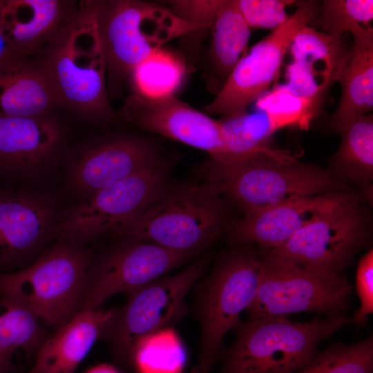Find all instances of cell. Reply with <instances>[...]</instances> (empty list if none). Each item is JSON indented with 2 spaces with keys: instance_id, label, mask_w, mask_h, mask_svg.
Returning a JSON list of instances; mask_svg holds the SVG:
<instances>
[{
  "instance_id": "6da1fadb",
  "label": "cell",
  "mask_w": 373,
  "mask_h": 373,
  "mask_svg": "<svg viewBox=\"0 0 373 373\" xmlns=\"http://www.w3.org/2000/svg\"><path fill=\"white\" fill-rule=\"evenodd\" d=\"M34 57L61 108L102 126L120 121L109 102L94 0L80 1L74 16Z\"/></svg>"
},
{
  "instance_id": "7a4b0ae2",
  "label": "cell",
  "mask_w": 373,
  "mask_h": 373,
  "mask_svg": "<svg viewBox=\"0 0 373 373\" xmlns=\"http://www.w3.org/2000/svg\"><path fill=\"white\" fill-rule=\"evenodd\" d=\"M197 171L202 184L233 200L244 213L293 197L354 192L327 169L300 162L287 151L223 162L209 158Z\"/></svg>"
},
{
  "instance_id": "3957f363",
  "label": "cell",
  "mask_w": 373,
  "mask_h": 373,
  "mask_svg": "<svg viewBox=\"0 0 373 373\" xmlns=\"http://www.w3.org/2000/svg\"><path fill=\"white\" fill-rule=\"evenodd\" d=\"M350 321L345 312L305 322L286 316L239 320L233 343L220 352V373H294L310 361L322 341Z\"/></svg>"
},
{
  "instance_id": "277c9868",
  "label": "cell",
  "mask_w": 373,
  "mask_h": 373,
  "mask_svg": "<svg viewBox=\"0 0 373 373\" xmlns=\"http://www.w3.org/2000/svg\"><path fill=\"white\" fill-rule=\"evenodd\" d=\"M108 97H119L133 70L166 41L195 26L171 8L137 0H94Z\"/></svg>"
},
{
  "instance_id": "5b68a950",
  "label": "cell",
  "mask_w": 373,
  "mask_h": 373,
  "mask_svg": "<svg viewBox=\"0 0 373 373\" xmlns=\"http://www.w3.org/2000/svg\"><path fill=\"white\" fill-rule=\"evenodd\" d=\"M222 196L204 184L170 186L113 236L198 254L230 227Z\"/></svg>"
},
{
  "instance_id": "8992f818",
  "label": "cell",
  "mask_w": 373,
  "mask_h": 373,
  "mask_svg": "<svg viewBox=\"0 0 373 373\" xmlns=\"http://www.w3.org/2000/svg\"><path fill=\"white\" fill-rule=\"evenodd\" d=\"M95 255L61 238L30 264L0 274V296L35 314L46 328H58L77 312L82 284Z\"/></svg>"
},
{
  "instance_id": "52a82bcc",
  "label": "cell",
  "mask_w": 373,
  "mask_h": 373,
  "mask_svg": "<svg viewBox=\"0 0 373 373\" xmlns=\"http://www.w3.org/2000/svg\"><path fill=\"white\" fill-rule=\"evenodd\" d=\"M260 258L247 245H237L217 260L195 287V316L199 323V355L191 373H210L224 338L255 298Z\"/></svg>"
},
{
  "instance_id": "ba28073f",
  "label": "cell",
  "mask_w": 373,
  "mask_h": 373,
  "mask_svg": "<svg viewBox=\"0 0 373 373\" xmlns=\"http://www.w3.org/2000/svg\"><path fill=\"white\" fill-rule=\"evenodd\" d=\"M206 266V259L197 260L174 275H165L126 294L124 304L114 308L101 338L117 366L135 372V358L144 341L186 314L185 298Z\"/></svg>"
},
{
  "instance_id": "9c48e42d",
  "label": "cell",
  "mask_w": 373,
  "mask_h": 373,
  "mask_svg": "<svg viewBox=\"0 0 373 373\" xmlns=\"http://www.w3.org/2000/svg\"><path fill=\"white\" fill-rule=\"evenodd\" d=\"M170 169V161L164 158L82 199L60 213L56 239L86 247L102 236H113L164 191Z\"/></svg>"
},
{
  "instance_id": "30bf717a",
  "label": "cell",
  "mask_w": 373,
  "mask_h": 373,
  "mask_svg": "<svg viewBox=\"0 0 373 373\" xmlns=\"http://www.w3.org/2000/svg\"><path fill=\"white\" fill-rule=\"evenodd\" d=\"M352 285L345 275H334L280 260L260 258L256 294L246 309L249 318L287 316L313 312H345Z\"/></svg>"
},
{
  "instance_id": "8fae6325",
  "label": "cell",
  "mask_w": 373,
  "mask_h": 373,
  "mask_svg": "<svg viewBox=\"0 0 373 373\" xmlns=\"http://www.w3.org/2000/svg\"><path fill=\"white\" fill-rule=\"evenodd\" d=\"M196 254L118 237L94 255L82 284L77 312L99 309L111 296L126 294L161 278Z\"/></svg>"
},
{
  "instance_id": "7c38bea8",
  "label": "cell",
  "mask_w": 373,
  "mask_h": 373,
  "mask_svg": "<svg viewBox=\"0 0 373 373\" xmlns=\"http://www.w3.org/2000/svg\"><path fill=\"white\" fill-rule=\"evenodd\" d=\"M363 202L354 200L323 214L266 254L330 274L345 275L368 241Z\"/></svg>"
},
{
  "instance_id": "4fadbf2b",
  "label": "cell",
  "mask_w": 373,
  "mask_h": 373,
  "mask_svg": "<svg viewBox=\"0 0 373 373\" xmlns=\"http://www.w3.org/2000/svg\"><path fill=\"white\" fill-rule=\"evenodd\" d=\"M289 19L254 45L239 60L220 93L204 107L211 115L226 117L246 112L277 79L285 54L296 34L316 17L319 3L298 2Z\"/></svg>"
},
{
  "instance_id": "5bb4252c",
  "label": "cell",
  "mask_w": 373,
  "mask_h": 373,
  "mask_svg": "<svg viewBox=\"0 0 373 373\" xmlns=\"http://www.w3.org/2000/svg\"><path fill=\"white\" fill-rule=\"evenodd\" d=\"M164 158L157 145L146 137L122 133L103 135L73 151L67 181L84 199Z\"/></svg>"
},
{
  "instance_id": "9a60e30c",
  "label": "cell",
  "mask_w": 373,
  "mask_h": 373,
  "mask_svg": "<svg viewBox=\"0 0 373 373\" xmlns=\"http://www.w3.org/2000/svg\"><path fill=\"white\" fill-rule=\"evenodd\" d=\"M60 213L45 193L0 189V274L33 262L56 238Z\"/></svg>"
},
{
  "instance_id": "2e32d148",
  "label": "cell",
  "mask_w": 373,
  "mask_h": 373,
  "mask_svg": "<svg viewBox=\"0 0 373 373\" xmlns=\"http://www.w3.org/2000/svg\"><path fill=\"white\" fill-rule=\"evenodd\" d=\"M120 121L202 151L209 159H227L218 120L174 95L151 99L133 93L117 112Z\"/></svg>"
},
{
  "instance_id": "e0dca14e",
  "label": "cell",
  "mask_w": 373,
  "mask_h": 373,
  "mask_svg": "<svg viewBox=\"0 0 373 373\" xmlns=\"http://www.w3.org/2000/svg\"><path fill=\"white\" fill-rule=\"evenodd\" d=\"M66 141L55 113L0 117V178L22 180L46 174L64 157Z\"/></svg>"
},
{
  "instance_id": "ac0fdd59",
  "label": "cell",
  "mask_w": 373,
  "mask_h": 373,
  "mask_svg": "<svg viewBox=\"0 0 373 373\" xmlns=\"http://www.w3.org/2000/svg\"><path fill=\"white\" fill-rule=\"evenodd\" d=\"M354 200L365 199L360 193L348 191L290 198L245 213L230 224L229 240L235 245L255 243L269 251L319 216Z\"/></svg>"
},
{
  "instance_id": "d6986e66",
  "label": "cell",
  "mask_w": 373,
  "mask_h": 373,
  "mask_svg": "<svg viewBox=\"0 0 373 373\" xmlns=\"http://www.w3.org/2000/svg\"><path fill=\"white\" fill-rule=\"evenodd\" d=\"M351 47L344 38L336 40L306 26L291 40V61L285 69L284 85L292 95L323 103L325 93L345 64Z\"/></svg>"
},
{
  "instance_id": "ffe728a7",
  "label": "cell",
  "mask_w": 373,
  "mask_h": 373,
  "mask_svg": "<svg viewBox=\"0 0 373 373\" xmlns=\"http://www.w3.org/2000/svg\"><path fill=\"white\" fill-rule=\"evenodd\" d=\"M79 2L3 0L0 27L16 57L35 56L70 20Z\"/></svg>"
},
{
  "instance_id": "44dd1931",
  "label": "cell",
  "mask_w": 373,
  "mask_h": 373,
  "mask_svg": "<svg viewBox=\"0 0 373 373\" xmlns=\"http://www.w3.org/2000/svg\"><path fill=\"white\" fill-rule=\"evenodd\" d=\"M114 308L76 312L55 329L37 350L28 373H75L94 344L100 341Z\"/></svg>"
},
{
  "instance_id": "7402d4cb",
  "label": "cell",
  "mask_w": 373,
  "mask_h": 373,
  "mask_svg": "<svg viewBox=\"0 0 373 373\" xmlns=\"http://www.w3.org/2000/svg\"><path fill=\"white\" fill-rule=\"evenodd\" d=\"M59 108L55 90L34 57L0 62V117L43 115Z\"/></svg>"
},
{
  "instance_id": "603a6c76",
  "label": "cell",
  "mask_w": 373,
  "mask_h": 373,
  "mask_svg": "<svg viewBox=\"0 0 373 373\" xmlns=\"http://www.w3.org/2000/svg\"><path fill=\"white\" fill-rule=\"evenodd\" d=\"M350 34L352 45L336 79L341 95L328 123L329 128L337 132L350 120L370 114L373 108V28L361 25Z\"/></svg>"
},
{
  "instance_id": "cb8c5ba5",
  "label": "cell",
  "mask_w": 373,
  "mask_h": 373,
  "mask_svg": "<svg viewBox=\"0 0 373 373\" xmlns=\"http://www.w3.org/2000/svg\"><path fill=\"white\" fill-rule=\"evenodd\" d=\"M203 60V77L209 91L217 95L240 58L247 52L251 29L236 5L223 0L212 24Z\"/></svg>"
},
{
  "instance_id": "d4e9b609",
  "label": "cell",
  "mask_w": 373,
  "mask_h": 373,
  "mask_svg": "<svg viewBox=\"0 0 373 373\" xmlns=\"http://www.w3.org/2000/svg\"><path fill=\"white\" fill-rule=\"evenodd\" d=\"M338 132L341 144L329 157L327 170L347 185L357 186L365 200L370 199L373 179V115L356 117Z\"/></svg>"
},
{
  "instance_id": "484cf974",
  "label": "cell",
  "mask_w": 373,
  "mask_h": 373,
  "mask_svg": "<svg viewBox=\"0 0 373 373\" xmlns=\"http://www.w3.org/2000/svg\"><path fill=\"white\" fill-rule=\"evenodd\" d=\"M39 318L24 305L0 296V373L17 370L14 356L23 352L30 358L49 336Z\"/></svg>"
},
{
  "instance_id": "4316f807",
  "label": "cell",
  "mask_w": 373,
  "mask_h": 373,
  "mask_svg": "<svg viewBox=\"0 0 373 373\" xmlns=\"http://www.w3.org/2000/svg\"><path fill=\"white\" fill-rule=\"evenodd\" d=\"M218 122L227 155L226 160L258 154L277 155L285 152L269 145L271 136L278 130L263 110L222 117Z\"/></svg>"
},
{
  "instance_id": "83f0119b",
  "label": "cell",
  "mask_w": 373,
  "mask_h": 373,
  "mask_svg": "<svg viewBox=\"0 0 373 373\" xmlns=\"http://www.w3.org/2000/svg\"><path fill=\"white\" fill-rule=\"evenodd\" d=\"M186 71L183 57L161 48L139 64L128 77L135 94L156 99L174 95Z\"/></svg>"
},
{
  "instance_id": "f1b7e54d",
  "label": "cell",
  "mask_w": 373,
  "mask_h": 373,
  "mask_svg": "<svg viewBox=\"0 0 373 373\" xmlns=\"http://www.w3.org/2000/svg\"><path fill=\"white\" fill-rule=\"evenodd\" d=\"M294 373H373V337L351 344L333 343Z\"/></svg>"
},
{
  "instance_id": "f546056e",
  "label": "cell",
  "mask_w": 373,
  "mask_h": 373,
  "mask_svg": "<svg viewBox=\"0 0 373 373\" xmlns=\"http://www.w3.org/2000/svg\"><path fill=\"white\" fill-rule=\"evenodd\" d=\"M372 19V0H324L319 3L317 15L309 26L340 40L354 28L370 25Z\"/></svg>"
},
{
  "instance_id": "4dcf8cb0",
  "label": "cell",
  "mask_w": 373,
  "mask_h": 373,
  "mask_svg": "<svg viewBox=\"0 0 373 373\" xmlns=\"http://www.w3.org/2000/svg\"><path fill=\"white\" fill-rule=\"evenodd\" d=\"M257 100V109L269 114L277 130L288 126L307 129L323 104L298 97L290 93L284 85L276 87Z\"/></svg>"
},
{
  "instance_id": "1f68e13d",
  "label": "cell",
  "mask_w": 373,
  "mask_h": 373,
  "mask_svg": "<svg viewBox=\"0 0 373 373\" xmlns=\"http://www.w3.org/2000/svg\"><path fill=\"white\" fill-rule=\"evenodd\" d=\"M223 0H176L169 1L171 10L180 18L195 26L191 35L181 37L184 50L195 59L199 55L201 40L206 36Z\"/></svg>"
},
{
  "instance_id": "d6a6232c",
  "label": "cell",
  "mask_w": 373,
  "mask_h": 373,
  "mask_svg": "<svg viewBox=\"0 0 373 373\" xmlns=\"http://www.w3.org/2000/svg\"><path fill=\"white\" fill-rule=\"evenodd\" d=\"M297 2L293 0H236V5L251 30H273L290 17L286 8Z\"/></svg>"
},
{
  "instance_id": "836d02e7",
  "label": "cell",
  "mask_w": 373,
  "mask_h": 373,
  "mask_svg": "<svg viewBox=\"0 0 373 373\" xmlns=\"http://www.w3.org/2000/svg\"><path fill=\"white\" fill-rule=\"evenodd\" d=\"M355 290L359 306L352 320L358 326L365 325L373 313V250H368L359 260L355 276Z\"/></svg>"
},
{
  "instance_id": "e575fe53",
  "label": "cell",
  "mask_w": 373,
  "mask_h": 373,
  "mask_svg": "<svg viewBox=\"0 0 373 373\" xmlns=\"http://www.w3.org/2000/svg\"><path fill=\"white\" fill-rule=\"evenodd\" d=\"M18 57L12 52L10 45L0 27V62L10 58Z\"/></svg>"
},
{
  "instance_id": "d590c367",
  "label": "cell",
  "mask_w": 373,
  "mask_h": 373,
  "mask_svg": "<svg viewBox=\"0 0 373 373\" xmlns=\"http://www.w3.org/2000/svg\"><path fill=\"white\" fill-rule=\"evenodd\" d=\"M84 373H122V372L115 366L110 364L102 363L90 367Z\"/></svg>"
},
{
  "instance_id": "8d00e7d4",
  "label": "cell",
  "mask_w": 373,
  "mask_h": 373,
  "mask_svg": "<svg viewBox=\"0 0 373 373\" xmlns=\"http://www.w3.org/2000/svg\"><path fill=\"white\" fill-rule=\"evenodd\" d=\"M26 373H28L27 372Z\"/></svg>"
}]
</instances>
